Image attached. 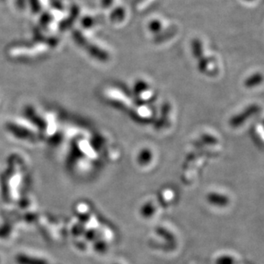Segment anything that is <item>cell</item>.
I'll use <instances>...</instances> for the list:
<instances>
[{
    "label": "cell",
    "instance_id": "6da1fadb",
    "mask_svg": "<svg viewBox=\"0 0 264 264\" xmlns=\"http://www.w3.org/2000/svg\"><path fill=\"white\" fill-rule=\"evenodd\" d=\"M15 263L17 264H52L44 255L25 250L18 251L15 256Z\"/></svg>",
    "mask_w": 264,
    "mask_h": 264
}]
</instances>
